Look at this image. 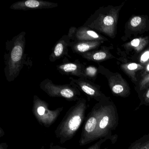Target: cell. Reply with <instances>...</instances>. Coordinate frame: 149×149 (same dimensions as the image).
Returning a JSON list of instances; mask_svg holds the SVG:
<instances>
[{
  "instance_id": "12",
  "label": "cell",
  "mask_w": 149,
  "mask_h": 149,
  "mask_svg": "<svg viewBox=\"0 0 149 149\" xmlns=\"http://www.w3.org/2000/svg\"><path fill=\"white\" fill-rule=\"evenodd\" d=\"M116 59L119 61L118 64L119 68L128 76L135 86L136 85L138 75L144 69L145 67L125 57L120 56Z\"/></svg>"
},
{
  "instance_id": "22",
  "label": "cell",
  "mask_w": 149,
  "mask_h": 149,
  "mask_svg": "<svg viewBox=\"0 0 149 149\" xmlns=\"http://www.w3.org/2000/svg\"><path fill=\"white\" fill-rule=\"evenodd\" d=\"M132 61L138 63L145 67L149 64V47L145 49Z\"/></svg>"
},
{
  "instance_id": "5",
  "label": "cell",
  "mask_w": 149,
  "mask_h": 149,
  "mask_svg": "<svg viewBox=\"0 0 149 149\" xmlns=\"http://www.w3.org/2000/svg\"><path fill=\"white\" fill-rule=\"evenodd\" d=\"M40 88L50 97H62L69 102H77L81 97V91L75 85L56 84L49 79H44L40 84Z\"/></svg>"
},
{
  "instance_id": "25",
  "label": "cell",
  "mask_w": 149,
  "mask_h": 149,
  "mask_svg": "<svg viewBox=\"0 0 149 149\" xmlns=\"http://www.w3.org/2000/svg\"><path fill=\"white\" fill-rule=\"evenodd\" d=\"M77 29V28L75 27H71L69 29L68 36L70 39V40H71V42L74 41V40L75 36Z\"/></svg>"
},
{
  "instance_id": "4",
  "label": "cell",
  "mask_w": 149,
  "mask_h": 149,
  "mask_svg": "<svg viewBox=\"0 0 149 149\" xmlns=\"http://www.w3.org/2000/svg\"><path fill=\"white\" fill-rule=\"evenodd\" d=\"M99 117L97 129L96 140L106 139L115 144L117 140V134L112 135V132L118 124L117 109L111 99L99 102Z\"/></svg>"
},
{
  "instance_id": "28",
  "label": "cell",
  "mask_w": 149,
  "mask_h": 149,
  "mask_svg": "<svg viewBox=\"0 0 149 149\" xmlns=\"http://www.w3.org/2000/svg\"><path fill=\"white\" fill-rule=\"evenodd\" d=\"M5 135V132L2 128L0 127V138L2 137Z\"/></svg>"
},
{
  "instance_id": "1",
  "label": "cell",
  "mask_w": 149,
  "mask_h": 149,
  "mask_svg": "<svg viewBox=\"0 0 149 149\" xmlns=\"http://www.w3.org/2000/svg\"><path fill=\"white\" fill-rule=\"evenodd\" d=\"M26 32H21L6 42L4 55V72L7 81H13L18 77L25 63Z\"/></svg>"
},
{
  "instance_id": "9",
  "label": "cell",
  "mask_w": 149,
  "mask_h": 149,
  "mask_svg": "<svg viewBox=\"0 0 149 149\" xmlns=\"http://www.w3.org/2000/svg\"><path fill=\"white\" fill-rule=\"evenodd\" d=\"M124 36L121 40L125 42L136 38L149 31V17L147 15H133L125 23Z\"/></svg>"
},
{
  "instance_id": "14",
  "label": "cell",
  "mask_w": 149,
  "mask_h": 149,
  "mask_svg": "<svg viewBox=\"0 0 149 149\" xmlns=\"http://www.w3.org/2000/svg\"><path fill=\"white\" fill-rule=\"evenodd\" d=\"M58 6L57 3L42 0H24L13 3L10 8L13 10L28 11L55 8Z\"/></svg>"
},
{
  "instance_id": "3",
  "label": "cell",
  "mask_w": 149,
  "mask_h": 149,
  "mask_svg": "<svg viewBox=\"0 0 149 149\" xmlns=\"http://www.w3.org/2000/svg\"><path fill=\"white\" fill-rule=\"evenodd\" d=\"M87 109V101L81 97L67 111L55 130L56 137L61 144L74 136L85 120Z\"/></svg>"
},
{
  "instance_id": "27",
  "label": "cell",
  "mask_w": 149,
  "mask_h": 149,
  "mask_svg": "<svg viewBox=\"0 0 149 149\" xmlns=\"http://www.w3.org/2000/svg\"><path fill=\"white\" fill-rule=\"evenodd\" d=\"M7 144L6 143H2L0 144V149H8Z\"/></svg>"
},
{
  "instance_id": "20",
  "label": "cell",
  "mask_w": 149,
  "mask_h": 149,
  "mask_svg": "<svg viewBox=\"0 0 149 149\" xmlns=\"http://www.w3.org/2000/svg\"><path fill=\"white\" fill-rule=\"evenodd\" d=\"M128 149H149V133L132 143Z\"/></svg>"
},
{
  "instance_id": "26",
  "label": "cell",
  "mask_w": 149,
  "mask_h": 149,
  "mask_svg": "<svg viewBox=\"0 0 149 149\" xmlns=\"http://www.w3.org/2000/svg\"><path fill=\"white\" fill-rule=\"evenodd\" d=\"M49 149H69L68 148L62 147L58 145H54L53 143H51L49 146Z\"/></svg>"
},
{
  "instance_id": "11",
  "label": "cell",
  "mask_w": 149,
  "mask_h": 149,
  "mask_svg": "<svg viewBox=\"0 0 149 149\" xmlns=\"http://www.w3.org/2000/svg\"><path fill=\"white\" fill-rule=\"evenodd\" d=\"M124 51L117 48L118 54L133 61L145 49L149 47V36H139L134 38L130 41L124 43L121 46Z\"/></svg>"
},
{
  "instance_id": "15",
  "label": "cell",
  "mask_w": 149,
  "mask_h": 149,
  "mask_svg": "<svg viewBox=\"0 0 149 149\" xmlns=\"http://www.w3.org/2000/svg\"><path fill=\"white\" fill-rule=\"evenodd\" d=\"M113 46H101L100 49H97L95 50H92L87 52L81 55V56L86 59L87 61H90L99 63L107 60L116 58L112 54L111 50L113 49Z\"/></svg>"
},
{
  "instance_id": "24",
  "label": "cell",
  "mask_w": 149,
  "mask_h": 149,
  "mask_svg": "<svg viewBox=\"0 0 149 149\" xmlns=\"http://www.w3.org/2000/svg\"><path fill=\"white\" fill-rule=\"evenodd\" d=\"M106 139H101L100 140H98L96 143H95L94 144L92 145L91 146L88 148V149H101V146L104 142L107 140ZM103 149H108L107 148H104Z\"/></svg>"
},
{
  "instance_id": "2",
  "label": "cell",
  "mask_w": 149,
  "mask_h": 149,
  "mask_svg": "<svg viewBox=\"0 0 149 149\" xmlns=\"http://www.w3.org/2000/svg\"><path fill=\"white\" fill-rule=\"evenodd\" d=\"M108 6L100 7L88 18L83 26L90 28L99 33L111 39L116 38L119 13L124 6Z\"/></svg>"
},
{
  "instance_id": "30",
  "label": "cell",
  "mask_w": 149,
  "mask_h": 149,
  "mask_svg": "<svg viewBox=\"0 0 149 149\" xmlns=\"http://www.w3.org/2000/svg\"><path fill=\"white\" fill-rule=\"evenodd\" d=\"M43 149H45V147H44V146H43Z\"/></svg>"
},
{
  "instance_id": "23",
  "label": "cell",
  "mask_w": 149,
  "mask_h": 149,
  "mask_svg": "<svg viewBox=\"0 0 149 149\" xmlns=\"http://www.w3.org/2000/svg\"><path fill=\"white\" fill-rule=\"evenodd\" d=\"M140 102L139 107L142 105L149 106V88L146 90L142 94V95L139 97Z\"/></svg>"
},
{
  "instance_id": "29",
  "label": "cell",
  "mask_w": 149,
  "mask_h": 149,
  "mask_svg": "<svg viewBox=\"0 0 149 149\" xmlns=\"http://www.w3.org/2000/svg\"><path fill=\"white\" fill-rule=\"evenodd\" d=\"M43 146H42V147H41V148H40V149H43Z\"/></svg>"
},
{
  "instance_id": "19",
  "label": "cell",
  "mask_w": 149,
  "mask_h": 149,
  "mask_svg": "<svg viewBox=\"0 0 149 149\" xmlns=\"http://www.w3.org/2000/svg\"><path fill=\"white\" fill-rule=\"evenodd\" d=\"M149 88V64L137 76V83L135 89L138 95L139 98Z\"/></svg>"
},
{
  "instance_id": "8",
  "label": "cell",
  "mask_w": 149,
  "mask_h": 149,
  "mask_svg": "<svg viewBox=\"0 0 149 149\" xmlns=\"http://www.w3.org/2000/svg\"><path fill=\"white\" fill-rule=\"evenodd\" d=\"M99 102L93 106L86 117L79 141V145L84 146L95 141L99 117Z\"/></svg>"
},
{
  "instance_id": "16",
  "label": "cell",
  "mask_w": 149,
  "mask_h": 149,
  "mask_svg": "<svg viewBox=\"0 0 149 149\" xmlns=\"http://www.w3.org/2000/svg\"><path fill=\"white\" fill-rule=\"evenodd\" d=\"M70 42L71 40L68 35H64L57 41L52 48V52L49 56V61L54 62L65 56H69V47Z\"/></svg>"
},
{
  "instance_id": "7",
  "label": "cell",
  "mask_w": 149,
  "mask_h": 149,
  "mask_svg": "<svg viewBox=\"0 0 149 149\" xmlns=\"http://www.w3.org/2000/svg\"><path fill=\"white\" fill-rule=\"evenodd\" d=\"M98 73L104 76L113 95L126 98L131 94L130 88L128 83L118 72H113L102 65L99 64Z\"/></svg>"
},
{
  "instance_id": "10",
  "label": "cell",
  "mask_w": 149,
  "mask_h": 149,
  "mask_svg": "<svg viewBox=\"0 0 149 149\" xmlns=\"http://www.w3.org/2000/svg\"><path fill=\"white\" fill-rule=\"evenodd\" d=\"M70 83L76 86L81 91L87 95L88 100L93 99L97 102L110 99V97L105 95L101 91V86L93 82L91 80L84 77L75 79L70 77Z\"/></svg>"
},
{
  "instance_id": "13",
  "label": "cell",
  "mask_w": 149,
  "mask_h": 149,
  "mask_svg": "<svg viewBox=\"0 0 149 149\" xmlns=\"http://www.w3.org/2000/svg\"><path fill=\"white\" fill-rule=\"evenodd\" d=\"M85 64L82 63L79 60L74 61H70L67 57H65L62 63L56 65V70L62 75L77 77L78 78L84 77V70Z\"/></svg>"
},
{
  "instance_id": "18",
  "label": "cell",
  "mask_w": 149,
  "mask_h": 149,
  "mask_svg": "<svg viewBox=\"0 0 149 149\" xmlns=\"http://www.w3.org/2000/svg\"><path fill=\"white\" fill-rule=\"evenodd\" d=\"M104 42L101 41H76L70 42V47L73 53L81 55L84 53L97 49Z\"/></svg>"
},
{
  "instance_id": "21",
  "label": "cell",
  "mask_w": 149,
  "mask_h": 149,
  "mask_svg": "<svg viewBox=\"0 0 149 149\" xmlns=\"http://www.w3.org/2000/svg\"><path fill=\"white\" fill-rule=\"evenodd\" d=\"M98 73V68L93 66H86L84 70V77L91 81H95Z\"/></svg>"
},
{
  "instance_id": "6",
  "label": "cell",
  "mask_w": 149,
  "mask_h": 149,
  "mask_svg": "<svg viewBox=\"0 0 149 149\" xmlns=\"http://www.w3.org/2000/svg\"><path fill=\"white\" fill-rule=\"evenodd\" d=\"M63 110V107L54 110L49 109L48 104L47 102L38 96L34 95L32 111L41 125L49 128L55 122Z\"/></svg>"
},
{
  "instance_id": "17",
  "label": "cell",
  "mask_w": 149,
  "mask_h": 149,
  "mask_svg": "<svg viewBox=\"0 0 149 149\" xmlns=\"http://www.w3.org/2000/svg\"><path fill=\"white\" fill-rule=\"evenodd\" d=\"M76 41L105 42L108 41V39L90 28L82 26L77 28L74 41Z\"/></svg>"
}]
</instances>
